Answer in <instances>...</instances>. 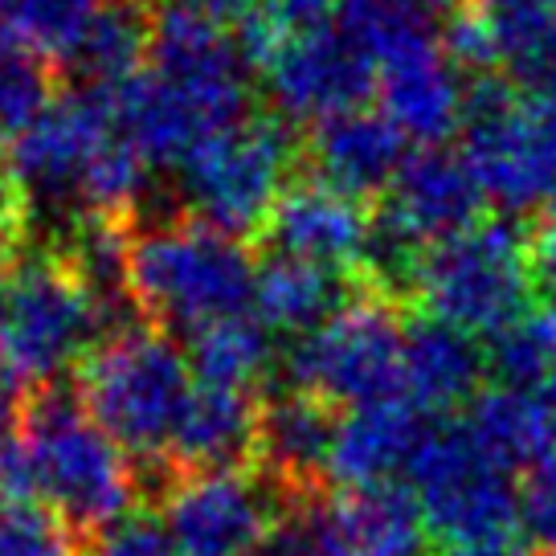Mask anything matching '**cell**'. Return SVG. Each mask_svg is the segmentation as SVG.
<instances>
[{"mask_svg": "<svg viewBox=\"0 0 556 556\" xmlns=\"http://www.w3.org/2000/svg\"><path fill=\"white\" fill-rule=\"evenodd\" d=\"M446 556H532L516 540H486V544H463V548H446Z\"/></svg>", "mask_w": 556, "mask_h": 556, "instance_id": "e575fe53", "label": "cell"}, {"mask_svg": "<svg viewBox=\"0 0 556 556\" xmlns=\"http://www.w3.org/2000/svg\"><path fill=\"white\" fill-rule=\"evenodd\" d=\"M94 556H176L164 516L152 511H127L115 523H106L94 536Z\"/></svg>", "mask_w": 556, "mask_h": 556, "instance_id": "4dcf8cb0", "label": "cell"}, {"mask_svg": "<svg viewBox=\"0 0 556 556\" xmlns=\"http://www.w3.org/2000/svg\"><path fill=\"white\" fill-rule=\"evenodd\" d=\"M331 438H336V417L324 401L287 389L262 405L258 458L282 491L291 486L307 491L315 486V479L328 475Z\"/></svg>", "mask_w": 556, "mask_h": 556, "instance_id": "44dd1931", "label": "cell"}, {"mask_svg": "<svg viewBox=\"0 0 556 556\" xmlns=\"http://www.w3.org/2000/svg\"><path fill=\"white\" fill-rule=\"evenodd\" d=\"M189 368L197 384L254 393L275 368V336L258 315H233L189 336Z\"/></svg>", "mask_w": 556, "mask_h": 556, "instance_id": "d4e9b609", "label": "cell"}, {"mask_svg": "<svg viewBox=\"0 0 556 556\" xmlns=\"http://www.w3.org/2000/svg\"><path fill=\"white\" fill-rule=\"evenodd\" d=\"M299 173V136L275 111H250L180 160V197L189 217L238 242H258L278 192Z\"/></svg>", "mask_w": 556, "mask_h": 556, "instance_id": "277c9868", "label": "cell"}, {"mask_svg": "<svg viewBox=\"0 0 556 556\" xmlns=\"http://www.w3.org/2000/svg\"><path fill=\"white\" fill-rule=\"evenodd\" d=\"M426 430H430L426 414H417L405 397L348 409L336 421L328 475L344 491L393 483L397 475L409 470Z\"/></svg>", "mask_w": 556, "mask_h": 556, "instance_id": "e0dca14e", "label": "cell"}, {"mask_svg": "<svg viewBox=\"0 0 556 556\" xmlns=\"http://www.w3.org/2000/svg\"><path fill=\"white\" fill-rule=\"evenodd\" d=\"M365 291V282L352 270L319 266V262L262 254L254 278V315L270 336H312L331 315L344 312L352 299Z\"/></svg>", "mask_w": 556, "mask_h": 556, "instance_id": "d6986e66", "label": "cell"}, {"mask_svg": "<svg viewBox=\"0 0 556 556\" xmlns=\"http://www.w3.org/2000/svg\"><path fill=\"white\" fill-rule=\"evenodd\" d=\"M520 523L536 548L556 556V454L528 467L520 486Z\"/></svg>", "mask_w": 556, "mask_h": 556, "instance_id": "1f68e13d", "label": "cell"}, {"mask_svg": "<svg viewBox=\"0 0 556 556\" xmlns=\"http://www.w3.org/2000/svg\"><path fill=\"white\" fill-rule=\"evenodd\" d=\"M254 245L176 213L131 233V295L148 328L192 331L254 312Z\"/></svg>", "mask_w": 556, "mask_h": 556, "instance_id": "6da1fadb", "label": "cell"}, {"mask_svg": "<svg viewBox=\"0 0 556 556\" xmlns=\"http://www.w3.org/2000/svg\"><path fill=\"white\" fill-rule=\"evenodd\" d=\"M528 233L511 222H479L475 229L421 254L414 299L467 336H495L532 307Z\"/></svg>", "mask_w": 556, "mask_h": 556, "instance_id": "8992f818", "label": "cell"}, {"mask_svg": "<svg viewBox=\"0 0 556 556\" xmlns=\"http://www.w3.org/2000/svg\"><path fill=\"white\" fill-rule=\"evenodd\" d=\"M29 226H34V205L0 156V278L13 275V266L29 254Z\"/></svg>", "mask_w": 556, "mask_h": 556, "instance_id": "d6a6232c", "label": "cell"}, {"mask_svg": "<svg viewBox=\"0 0 556 556\" xmlns=\"http://www.w3.org/2000/svg\"><path fill=\"white\" fill-rule=\"evenodd\" d=\"M13 417H17V401H13V389L0 381V442L13 438Z\"/></svg>", "mask_w": 556, "mask_h": 556, "instance_id": "d590c367", "label": "cell"}, {"mask_svg": "<svg viewBox=\"0 0 556 556\" xmlns=\"http://www.w3.org/2000/svg\"><path fill=\"white\" fill-rule=\"evenodd\" d=\"M99 0H0V46L58 70L74 53Z\"/></svg>", "mask_w": 556, "mask_h": 556, "instance_id": "484cf974", "label": "cell"}, {"mask_svg": "<svg viewBox=\"0 0 556 556\" xmlns=\"http://www.w3.org/2000/svg\"><path fill=\"white\" fill-rule=\"evenodd\" d=\"M372 208L377 205H361L312 176H295L278 192L254 245H262V254H287L356 275L372 229Z\"/></svg>", "mask_w": 556, "mask_h": 556, "instance_id": "5bb4252c", "label": "cell"}, {"mask_svg": "<svg viewBox=\"0 0 556 556\" xmlns=\"http://www.w3.org/2000/svg\"><path fill=\"white\" fill-rule=\"evenodd\" d=\"M17 446L29 463L34 504L78 536H99L136 504L139 475L131 458L62 384L41 389L25 405Z\"/></svg>", "mask_w": 556, "mask_h": 556, "instance_id": "7a4b0ae2", "label": "cell"}, {"mask_svg": "<svg viewBox=\"0 0 556 556\" xmlns=\"http://www.w3.org/2000/svg\"><path fill=\"white\" fill-rule=\"evenodd\" d=\"M463 426L504 467H536L540 458L556 454V381L536 389H483L467 405Z\"/></svg>", "mask_w": 556, "mask_h": 556, "instance_id": "7402d4cb", "label": "cell"}, {"mask_svg": "<svg viewBox=\"0 0 556 556\" xmlns=\"http://www.w3.org/2000/svg\"><path fill=\"white\" fill-rule=\"evenodd\" d=\"M258 414L254 393L192 384L189 405L176 426L168 463L180 475H226L242 470L258 454Z\"/></svg>", "mask_w": 556, "mask_h": 556, "instance_id": "ac0fdd59", "label": "cell"}, {"mask_svg": "<svg viewBox=\"0 0 556 556\" xmlns=\"http://www.w3.org/2000/svg\"><path fill=\"white\" fill-rule=\"evenodd\" d=\"M4 319H9V278H0V331H4Z\"/></svg>", "mask_w": 556, "mask_h": 556, "instance_id": "8d00e7d4", "label": "cell"}, {"mask_svg": "<svg viewBox=\"0 0 556 556\" xmlns=\"http://www.w3.org/2000/svg\"><path fill=\"white\" fill-rule=\"evenodd\" d=\"M156 13L160 0H99V9L87 21L62 74L74 78V87L99 90L136 78L139 70L148 66Z\"/></svg>", "mask_w": 556, "mask_h": 556, "instance_id": "603a6c76", "label": "cell"}, {"mask_svg": "<svg viewBox=\"0 0 556 556\" xmlns=\"http://www.w3.org/2000/svg\"><path fill=\"white\" fill-rule=\"evenodd\" d=\"M254 556H340L331 544V532L324 523L319 504L295 507V511H282L270 532L262 536V544L254 548Z\"/></svg>", "mask_w": 556, "mask_h": 556, "instance_id": "f546056e", "label": "cell"}, {"mask_svg": "<svg viewBox=\"0 0 556 556\" xmlns=\"http://www.w3.org/2000/svg\"><path fill=\"white\" fill-rule=\"evenodd\" d=\"M401 319L393 299L361 291L312 336L287 352V377L295 393L324 401L328 409H361L401 397Z\"/></svg>", "mask_w": 556, "mask_h": 556, "instance_id": "ba28073f", "label": "cell"}, {"mask_svg": "<svg viewBox=\"0 0 556 556\" xmlns=\"http://www.w3.org/2000/svg\"><path fill=\"white\" fill-rule=\"evenodd\" d=\"M331 544L340 556H421L426 553V520L417 511L409 486L381 483L340 491L328 507L319 504Z\"/></svg>", "mask_w": 556, "mask_h": 556, "instance_id": "ffe728a7", "label": "cell"}, {"mask_svg": "<svg viewBox=\"0 0 556 556\" xmlns=\"http://www.w3.org/2000/svg\"><path fill=\"white\" fill-rule=\"evenodd\" d=\"M176 556H254L275 523V500L242 470L185 475L164 504Z\"/></svg>", "mask_w": 556, "mask_h": 556, "instance_id": "7c38bea8", "label": "cell"}, {"mask_svg": "<svg viewBox=\"0 0 556 556\" xmlns=\"http://www.w3.org/2000/svg\"><path fill=\"white\" fill-rule=\"evenodd\" d=\"M189 4H197L201 13H208V17L222 21V25H226V21H238V25H242V21L258 9V0H189Z\"/></svg>", "mask_w": 556, "mask_h": 556, "instance_id": "836d02e7", "label": "cell"}, {"mask_svg": "<svg viewBox=\"0 0 556 556\" xmlns=\"http://www.w3.org/2000/svg\"><path fill=\"white\" fill-rule=\"evenodd\" d=\"M475 9L511 87L536 94L556 83V0H475Z\"/></svg>", "mask_w": 556, "mask_h": 556, "instance_id": "cb8c5ba5", "label": "cell"}, {"mask_svg": "<svg viewBox=\"0 0 556 556\" xmlns=\"http://www.w3.org/2000/svg\"><path fill=\"white\" fill-rule=\"evenodd\" d=\"M106 340L103 324L50 245L29 250L9 275V319L0 331V381L13 393L53 389Z\"/></svg>", "mask_w": 556, "mask_h": 556, "instance_id": "5b68a950", "label": "cell"}, {"mask_svg": "<svg viewBox=\"0 0 556 556\" xmlns=\"http://www.w3.org/2000/svg\"><path fill=\"white\" fill-rule=\"evenodd\" d=\"M463 156L483 189L486 205L523 217L544 213L556 197V173L540 143L532 103L504 74L467 78L463 94Z\"/></svg>", "mask_w": 556, "mask_h": 556, "instance_id": "9c48e42d", "label": "cell"}, {"mask_svg": "<svg viewBox=\"0 0 556 556\" xmlns=\"http://www.w3.org/2000/svg\"><path fill=\"white\" fill-rule=\"evenodd\" d=\"M74 397L123 454L160 463L173 451L176 426L189 405V356L156 328H127L106 336L78 365Z\"/></svg>", "mask_w": 556, "mask_h": 556, "instance_id": "3957f363", "label": "cell"}, {"mask_svg": "<svg viewBox=\"0 0 556 556\" xmlns=\"http://www.w3.org/2000/svg\"><path fill=\"white\" fill-rule=\"evenodd\" d=\"M486 352L475 336L434 315H405L401 328V397L417 414H451L483 389Z\"/></svg>", "mask_w": 556, "mask_h": 556, "instance_id": "2e32d148", "label": "cell"}, {"mask_svg": "<svg viewBox=\"0 0 556 556\" xmlns=\"http://www.w3.org/2000/svg\"><path fill=\"white\" fill-rule=\"evenodd\" d=\"M405 486L426 528L451 548L511 540V528L520 523V486L511 483V467H504L463 421L426 430L405 470Z\"/></svg>", "mask_w": 556, "mask_h": 556, "instance_id": "52a82bcc", "label": "cell"}, {"mask_svg": "<svg viewBox=\"0 0 556 556\" xmlns=\"http://www.w3.org/2000/svg\"><path fill=\"white\" fill-rule=\"evenodd\" d=\"M409 139L381 106H361L299 131V176H312L361 205H381L393 189Z\"/></svg>", "mask_w": 556, "mask_h": 556, "instance_id": "4fadbf2b", "label": "cell"}, {"mask_svg": "<svg viewBox=\"0 0 556 556\" xmlns=\"http://www.w3.org/2000/svg\"><path fill=\"white\" fill-rule=\"evenodd\" d=\"M58 83L53 66L0 46V152H9V143L53 103Z\"/></svg>", "mask_w": 556, "mask_h": 556, "instance_id": "83f0119b", "label": "cell"}, {"mask_svg": "<svg viewBox=\"0 0 556 556\" xmlns=\"http://www.w3.org/2000/svg\"><path fill=\"white\" fill-rule=\"evenodd\" d=\"M0 556H74V536L41 507H0Z\"/></svg>", "mask_w": 556, "mask_h": 556, "instance_id": "f1b7e54d", "label": "cell"}, {"mask_svg": "<svg viewBox=\"0 0 556 556\" xmlns=\"http://www.w3.org/2000/svg\"><path fill=\"white\" fill-rule=\"evenodd\" d=\"M258 74L270 90V111L291 127H315L331 115L361 111L377 94L372 58L331 17L315 29L282 37Z\"/></svg>", "mask_w": 556, "mask_h": 556, "instance_id": "30bf717a", "label": "cell"}, {"mask_svg": "<svg viewBox=\"0 0 556 556\" xmlns=\"http://www.w3.org/2000/svg\"><path fill=\"white\" fill-rule=\"evenodd\" d=\"M381 208L426 250L486 222V197L470 173L467 156L451 152L446 143L409 152L393 189L384 192Z\"/></svg>", "mask_w": 556, "mask_h": 556, "instance_id": "9a60e30c", "label": "cell"}, {"mask_svg": "<svg viewBox=\"0 0 556 556\" xmlns=\"http://www.w3.org/2000/svg\"><path fill=\"white\" fill-rule=\"evenodd\" d=\"M111 136H115L111 90H58L53 103L9 143L4 168L29 197V205H37V201L41 205H70V217H74L83 173Z\"/></svg>", "mask_w": 556, "mask_h": 556, "instance_id": "8fae6325", "label": "cell"}, {"mask_svg": "<svg viewBox=\"0 0 556 556\" xmlns=\"http://www.w3.org/2000/svg\"><path fill=\"white\" fill-rule=\"evenodd\" d=\"M486 372H495L507 389H536L556 381V312L528 307L511 324L486 336Z\"/></svg>", "mask_w": 556, "mask_h": 556, "instance_id": "4316f807", "label": "cell"}]
</instances>
